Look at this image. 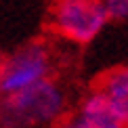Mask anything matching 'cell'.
<instances>
[{
	"label": "cell",
	"mask_w": 128,
	"mask_h": 128,
	"mask_svg": "<svg viewBox=\"0 0 128 128\" xmlns=\"http://www.w3.org/2000/svg\"><path fill=\"white\" fill-rule=\"evenodd\" d=\"M67 126L74 128H122V122L114 109L109 107L107 99L99 88L88 92L80 101L78 109L67 118Z\"/></svg>",
	"instance_id": "obj_4"
},
{
	"label": "cell",
	"mask_w": 128,
	"mask_h": 128,
	"mask_svg": "<svg viewBox=\"0 0 128 128\" xmlns=\"http://www.w3.org/2000/svg\"><path fill=\"white\" fill-rule=\"evenodd\" d=\"M67 111L65 90L52 78L6 94L0 101V126H46Z\"/></svg>",
	"instance_id": "obj_1"
},
{
	"label": "cell",
	"mask_w": 128,
	"mask_h": 128,
	"mask_svg": "<svg viewBox=\"0 0 128 128\" xmlns=\"http://www.w3.org/2000/svg\"><path fill=\"white\" fill-rule=\"evenodd\" d=\"M55 61L44 42H32L0 63V97L13 94L52 76Z\"/></svg>",
	"instance_id": "obj_3"
},
{
	"label": "cell",
	"mask_w": 128,
	"mask_h": 128,
	"mask_svg": "<svg viewBox=\"0 0 128 128\" xmlns=\"http://www.w3.org/2000/svg\"><path fill=\"white\" fill-rule=\"evenodd\" d=\"M97 88L107 99L109 107L118 116L122 126H128V65L107 72Z\"/></svg>",
	"instance_id": "obj_5"
},
{
	"label": "cell",
	"mask_w": 128,
	"mask_h": 128,
	"mask_svg": "<svg viewBox=\"0 0 128 128\" xmlns=\"http://www.w3.org/2000/svg\"><path fill=\"white\" fill-rule=\"evenodd\" d=\"M109 19H128V0H103Z\"/></svg>",
	"instance_id": "obj_6"
},
{
	"label": "cell",
	"mask_w": 128,
	"mask_h": 128,
	"mask_svg": "<svg viewBox=\"0 0 128 128\" xmlns=\"http://www.w3.org/2000/svg\"><path fill=\"white\" fill-rule=\"evenodd\" d=\"M109 15L103 0H52L50 30L74 44H88L105 28Z\"/></svg>",
	"instance_id": "obj_2"
}]
</instances>
